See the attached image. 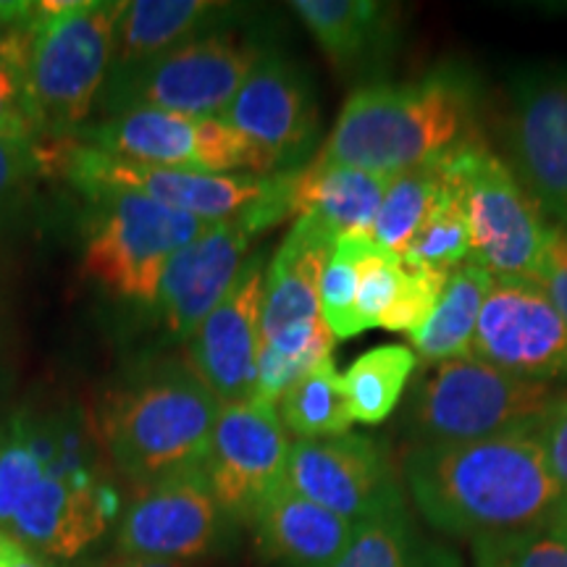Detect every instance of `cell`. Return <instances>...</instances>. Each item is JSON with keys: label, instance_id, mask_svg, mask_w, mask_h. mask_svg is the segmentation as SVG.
<instances>
[{"label": "cell", "instance_id": "30", "mask_svg": "<svg viewBox=\"0 0 567 567\" xmlns=\"http://www.w3.org/2000/svg\"><path fill=\"white\" fill-rule=\"evenodd\" d=\"M400 258L410 268L439 274H452L471 260V226H467L463 197L450 172L444 176L434 205L425 213L423 224L410 237Z\"/></svg>", "mask_w": 567, "mask_h": 567}, {"label": "cell", "instance_id": "11", "mask_svg": "<svg viewBox=\"0 0 567 567\" xmlns=\"http://www.w3.org/2000/svg\"><path fill=\"white\" fill-rule=\"evenodd\" d=\"M74 137L95 151L147 166L200 174H258L250 142L224 118L140 109L80 130Z\"/></svg>", "mask_w": 567, "mask_h": 567}, {"label": "cell", "instance_id": "1", "mask_svg": "<svg viewBox=\"0 0 567 567\" xmlns=\"http://www.w3.org/2000/svg\"><path fill=\"white\" fill-rule=\"evenodd\" d=\"M402 486L431 528L471 544L520 534L559 515L538 431L413 444L402 457Z\"/></svg>", "mask_w": 567, "mask_h": 567}, {"label": "cell", "instance_id": "41", "mask_svg": "<svg viewBox=\"0 0 567 567\" xmlns=\"http://www.w3.org/2000/svg\"><path fill=\"white\" fill-rule=\"evenodd\" d=\"M0 567H53L51 559L34 555L24 544L0 536Z\"/></svg>", "mask_w": 567, "mask_h": 567}, {"label": "cell", "instance_id": "31", "mask_svg": "<svg viewBox=\"0 0 567 567\" xmlns=\"http://www.w3.org/2000/svg\"><path fill=\"white\" fill-rule=\"evenodd\" d=\"M444 176L446 163H429V166H417L392 176L371 226L373 243L396 255L405 250L410 237L434 205Z\"/></svg>", "mask_w": 567, "mask_h": 567}, {"label": "cell", "instance_id": "26", "mask_svg": "<svg viewBox=\"0 0 567 567\" xmlns=\"http://www.w3.org/2000/svg\"><path fill=\"white\" fill-rule=\"evenodd\" d=\"M331 567H463L444 544L423 536L408 507L358 523Z\"/></svg>", "mask_w": 567, "mask_h": 567}, {"label": "cell", "instance_id": "14", "mask_svg": "<svg viewBox=\"0 0 567 567\" xmlns=\"http://www.w3.org/2000/svg\"><path fill=\"white\" fill-rule=\"evenodd\" d=\"M471 354L520 379L565 384L567 321L534 279L494 276Z\"/></svg>", "mask_w": 567, "mask_h": 567}, {"label": "cell", "instance_id": "4", "mask_svg": "<svg viewBox=\"0 0 567 567\" xmlns=\"http://www.w3.org/2000/svg\"><path fill=\"white\" fill-rule=\"evenodd\" d=\"M565 392V384L520 379L465 354L413 373L402 405V431L413 444L538 431Z\"/></svg>", "mask_w": 567, "mask_h": 567}, {"label": "cell", "instance_id": "15", "mask_svg": "<svg viewBox=\"0 0 567 567\" xmlns=\"http://www.w3.org/2000/svg\"><path fill=\"white\" fill-rule=\"evenodd\" d=\"M287 484L354 526L405 507L402 476L384 446L363 434L295 442Z\"/></svg>", "mask_w": 567, "mask_h": 567}, {"label": "cell", "instance_id": "37", "mask_svg": "<svg viewBox=\"0 0 567 567\" xmlns=\"http://www.w3.org/2000/svg\"><path fill=\"white\" fill-rule=\"evenodd\" d=\"M0 134L24 142L40 140L24 80L9 66H0Z\"/></svg>", "mask_w": 567, "mask_h": 567}, {"label": "cell", "instance_id": "22", "mask_svg": "<svg viewBox=\"0 0 567 567\" xmlns=\"http://www.w3.org/2000/svg\"><path fill=\"white\" fill-rule=\"evenodd\" d=\"M297 17L339 69H371L400 40V11L375 0H297Z\"/></svg>", "mask_w": 567, "mask_h": 567}, {"label": "cell", "instance_id": "12", "mask_svg": "<svg viewBox=\"0 0 567 567\" xmlns=\"http://www.w3.org/2000/svg\"><path fill=\"white\" fill-rule=\"evenodd\" d=\"M224 122L250 142L260 176L308 166L318 140L310 74L289 55L266 51L224 113Z\"/></svg>", "mask_w": 567, "mask_h": 567}, {"label": "cell", "instance_id": "19", "mask_svg": "<svg viewBox=\"0 0 567 567\" xmlns=\"http://www.w3.org/2000/svg\"><path fill=\"white\" fill-rule=\"evenodd\" d=\"M252 237L239 218H229L210 224L168 258L153 305L168 334L189 339L200 329L237 281Z\"/></svg>", "mask_w": 567, "mask_h": 567}, {"label": "cell", "instance_id": "28", "mask_svg": "<svg viewBox=\"0 0 567 567\" xmlns=\"http://www.w3.org/2000/svg\"><path fill=\"white\" fill-rule=\"evenodd\" d=\"M334 334L323 318L300 326H289L279 334L260 342L258 352V379H255L252 400L279 405L284 394L292 389L297 381L305 379L313 368L331 358L334 350Z\"/></svg>", "mask_w": 567, "mask_h": 567}, {"label": "cell", "instance_id": "25", "mask_svg": "<svg viewBox=\"0 0 567 567\" xmlns=\"http://www.w3.org/2000/svg\"><path fill=\"white\" fill-rule=\"evenodd\" d=\"M492 281L494 276L471 260L450 274L434 313L415 334H410V350L423 365L471 354L481 308Z\"/></svg>", "mask_w": 567, "mask_h": 567}, {"label": "cell", "instance_id": "8", "mask_svg": "<svg viewBox=\"0 0 567 567\" xmlns=\"http://www.w3.org/2000/svg\"><path fill=\"white\" fill-rule=\"evenodd\" d=\"M40 158L42 166L53 163L87 197L132 193L208 224L243 216L266 195L271 179V174H200L147 166L71 140H40Z\"/></svg>", "mask_w": 567, "mask_h": 567}, {"label": "cell", "instance_id": "18", "mask_svg": "<svg viewBox=\"0 0 567 567\" xmlns=\"http://www.w3.org/2000/svg\"><path fill=\"white\" fill-rule=\"evenodd\" d=\"M118 496L109 484H80L42 473L19 496L0 536L24 544L45 559H76L109 530Z\"/></svg>", "mask_w": 567, "mask_h": 567}, {"label": "cell", "instance_id": "9", "mask_svg": "<svg viewBox=\"0 0 567 567\" xmlns=\"http://www.w3.org/2000/svg\"><path fill=\"white\" fill-rule=\"evenodd\" d=\"M446 172L455 179L471 226V264L492 276L534 279L547 250L549 226L505 158L492 147H467Z\"/></svg>", "mask_w": 567, "mask_h": 567}, {"label": "cell", "instance_id": "39", "mask_svg": "<svg viewBox=\"0 0 567 567\" xmlns=\"http://www.w3.org/2000/svg\"><path fill=\"white\" fill-rule=\"evenodd\" d=\"M538 439H542L549 473L551 478H555L559 494V515L567 517V392L563 394V400L551 408L547 421L542 423Z\"/></svg>", "mask_w": 567, "mask_h": 567}, {"label": "cell", "instance_id": "10", "mask_svg": "<svg viewBox=\"0 0 567 567\" xmlns=\"http://www.w3.org/2000/svg\"><path fill=\"white\" fill-rule=\"evenodd\" d=\"M502 140L509 172L551 226L567 231V66L513 74Z\"/></svg>", "mask_w": 567, "mask_h": 567}, {"label": "cell", "instance_id": "17", "mask_svg": "<svg viewBox=\"0 0 567 567\" xmlns=\"http://www.w3.org/2000/svg\"><path fill=\"white\" fill-rule=\"evenodd\" d=\"M264 284V255L255 252L245 260L229 295L189 337V365L221 405H237L255 396Z\"/></svg>", "mask_w": 567, "mask_h": 567}, {"label": "cell", "instance_id": "3", "mask_svg": "<svg viewBox=\"0 0 567 567\" xmlns=\"http://www.w3.org/2000/svg\"><path fill=\"white\" fill-rule=\"evenodd\" d=\"M221 408L193 365L168 360L109 394L101 436L116 471L151 488L203 471Z\"/></svg>", "mask_w": 567, "mask_h": 567}, {"label": "cell", "instance_id": "23", "mask_svg": "<svg viewBox=\"0 0 567 567\" xmlns=\"http://www.w3.org/2000/svg\"><path fill=\"white\" fill-rule=\"evenodd\" d=\"M231 6L208 0H132L124 3L113 34V61L109 74L142 66L174 51L184 42L221 30Z\"/></svg>", "mask_w": 567, "mask_h": 567}, {"label": "cell", "instance_id": "16", "mask_svg": "<svg viewBox=\"0 0 567 567\" xmlns=\"http://www.w3.org/2000/svg\"><path fill=\"white\" fill-rule=\"evenodd\" d=\"M229 526L205 473H184L142 488L118 520L116 549L122 557L184 563L221 547Z\"/></svg>", "mask_w": 567, "mask_h": 567}, {"label": "cell", "instance_id": "2", "mask_svg": "<svg viewBox=\"0 0 567 567\" xmlns=\"http://www.w3.org/2000/svg\"><path fill=\"white\" fill-rule=\"evenodd\" d=\"M484 142V84L465 63L446 61L415 80L354 90L316 158L396 176Z\"/></svg>", "mask_w": 567, "mask_h": 567}, {"label": "cell", "instance_id": "36", "mask_svg": "<svg viewBox=\"0 0 567 567\" xmlns=\"http://www.w3.org/2000/svg\"><path fill=\"white\" fill-rule=\"evenodd\" d=\"M40 172H45L40 158V142H24L0 134V200L24 193Z\"/></svg>", "mask_w": 567, "mask_h": 567}, {"label": "cell", "instance_id": "27", "mask_svg": "<svg viewBox=\"0 0 567 567\" xmlns=\"http://www.w3.org/2000/svg\"><path fill=\"white\" fill-rule=\"evenodd\" d=\"M415 371L417 358L405 344H381L360 354L342 375L352 421L365 425L386 421L400 405Z\"/></svg>", "mask_w": 567, "mask_h": 567}, {"label": "cell", "instance_id": "21", "mask_svg": "<svg viewBox=\"0 0 567 567\" xmlns=\"http://www.w3.org/2000/svg\"><path fill=\"white\" fill-rule=\"evenodd\" d=\"M337 237L313 218L300 216L274 252L264 284L260 342L321 318V279Z\"/></svg>", "mask_w": 567, "mask_h": 567}, {"label": "cell", "instance_id": "20", "mask_svg": "<svg viewBox=\"0 0 567 567\" xmlns=\"http://www.w3.org/2000/svg\"><path fill=\"white\" fill-rule=\"evenodd\" d=\"M255 549L276 567H331L350 544L354 523L284 484L250 523Z\"/></svg>", "mask_w": 567, "mask_h": 567}, {"label": "cell", "instance_id": "32", "mask_svg": "<svg viewBox=\"0 0 567 567\" xmlns=\"http://www.w3.org/2000/svg\"><path fill=\"white\" fill-rule=\"evenodd\" d=\"M371 234H344L326 260L321 279V318L334 339L358 337V266Z\"/></svg>", "mask_w": 567, "mask_h": 567}, {"label": "cell", "instance_id": "33", "mask_svg": "<svg viewBox=\"0 0 567 567\" xmlns=\"http://www.w3.org/2000/svg\"><path fill=\"white\" fill-rule=\"evenodd\" d=\"M473 567H567V517L473 542Z\"/></svg>", "mask_w": 567, "mask_h": 567}, {"label": "cell", "instance_id": "13", "mask_svg": "<svg viewBox=\"0 0 567 567\" xmlns=\"http://www.w3.org/2000/svg\"><path fill=\"white\" fill-rule=\"evenodd\" d=\"M289 450L279 408L260 400L221 408L203 473L229 523L250 526L268 496L287 484Z\"/></svg>", "mask_w": 567, "mask_h": 567}, {"label": "cell", "instance_id": "24", "mask_svg": "<svg viewBox=\"0 0 567 567\" xmlns=\"http://www.w3.org/2000/svg\"><path fill=\"white\" fill-rule=\"evenodd\" d=\"M389 179L392 176L313 158L295 174V216L313 218L337 239L344 234H371Z\"/></svg>", "mask_w": 567, "mask_h": 567}, {"label": "cell", "instance_id": "34", "mask_svg": "<svg viewBox=\"0 0 567 567\" xmlns=\"http://www.w3.org/2000/svg\"><path fill=\"white\" fill-rule=\"evenodd\" d=\"M402 276H405V264L400 255L373 243V237L368 239L358 266V300H354L360 329H379L381 318L392 308Z\"/></svg>", "mask_w": 567, "mask_h": 567}, {"label": "cell", "instance_id": "42", "mask_svg": "<svg viewBox=\"0 0 567 567\" xmlns=\"http://www.w3.org/2000/svg\"><path fill=\"white\" fill-rule=\"evenodd\" d=\"M109 567H182L179 563H163V559H140V557H122Z\"/></svg>", "mask_w": 567, "mask_h": 567}, {"label": "cell", "instance_id": "35", "mask_svg": "<svg viewBox=\"0 0 567 567\" xmlns=\"http://www.w3.org/2000/svg\"><path fill=\"white\" fill-rule=\"evenodd\" d=\"M446 279H450V274L405 266V276H402L400 289H396L392 308H389L386 316L381 318L379 329L402 331V334L408 337L415 334V331L429 321L431 313H434Z\"/></svg>", "mask_w": 567, "mask_h": 567}, {"label": "cell", "instance_id": "38", "mask_svg": "<svg viewBox=\"0 0 567 567\" xmlns=\"http://www.w3.org/2000/svg\"><path fill=\"white\" fill-rule=\"evenodd\" d=\"M38 13L40 3H0V66L21 74Z\"/></svg>", "mask_w": 567, "mask_h": 567}, {"label": "cell", "instance_id": "5", "mask_svg": "<svg viewBox=\"0 0 567 567\" xmlns=\"http://www.w3.org/2000/svg\"><path fill=\"white\" fill-rule=\"evenodd\" d=\"M122 9L103 0L40 3L21 66L40 140H69L87 122L109 80Z\"/></svg>", "mask_w": 567, "mask_h": 567}, {"label": "cell", "instance_id": "6", "mask_svg": "<svg viewBox=\"0 0 567 567\" xmlns=\"http://www.w3.org/2000/svg\"><path fill=\"white\" fill-rule=\"evenodd\" d=\"M268 48L231 30L195 38L142 66L109 74L101 92L109 116L140 109L224 118Z\"/></svg>", "mask_w": 567, "mask_h": 567}, {"label": "cell", "instance_id": "29", "mask_svg": "<svg viewBox=\"0 0 567 567\" xmlns=\"http://www.w3.org/2000/svg\"><path fill=\"white\" fill-rule=\"evenodd\" d=\"M276 408H279L284 429L292 431L297 442L350 434V425L354 423L347 405L342 375L337 373L331 358L297 381Z\"/></svg>", "mask_w": 567, "mask_h": 567}, {"label": "cell", "instance_id": "7", "mask_svg": "<svg viewBox=\"0 0 567 567\" xmlns=\"http://www.w3.org/2000/svg\"><path fill=\"white\" fill-rule=\"evenodd\" d=\"M90 218L82 274L118 300L155 305L168 258L208 229V221L132 193H103Z\"/></svg>", "mask_w": 567, "mask_h": 567}, {"label": "cell", "instance_id": "40", "mask_svg": "<svg viewBox=\"0 0 567 567\" xmlns=\"http://www.w3.org/2000/svg\"><path fill=\"white\" fill-rule=\"evenodd\" d=\"M534 281L547 292L551 305L567 321V231L559 226H549L547 250H544Z\"/></svg>", "mask_w": 567, "mask_h": 567}]
</instances>
